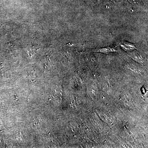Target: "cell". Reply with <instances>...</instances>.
<instances>
[{
	"label": "cell",
	"mask_w": 148,
	"mask_h": 148,
	"mask_svg": "<svg viewBox=\"0 0 148 148\" xmlns=\"http://www.w3.org/2000/svg\"><path fill=\"white\" fill-rule=\"evenodd\" d=\"M115 50L112 48H102V49H98V52H102L104 53H106L108 54L109 53H111V52H115Z\"/></svg>",
	"instance_id": "1"
},
{
	"label": "cell",
	"mask_w": 148,
	"mask_h": 148,
	"mask_svg": "<svg viewBox=\"0 0 148 148\" xmlns=\"http://www.w3.org/2000/svg\"><path fill=\"white\" fill-rule=\"evenodd\" d=\"M121 47H122L123 48L126 50H133L135 49V47H134L133 45L127 43H125L123 45H121Z\"/></svg>",
	"instance_id": "2"
},
{
	"label": "cell",
	"mask_w": 148,
	"mask_h": 148,
	"mask_svg": "<svg viewBox=\"0 0 148 148\" xmlns=\"http://www.w3.org/2000/svg\"><path fill=\"white\" fill-rule=\"evenodd\" d=\"M132 58L134 60H135L136 61L138 62L139 63H142V58L140 57V56L138 55L137 54H133L132 56Z\"/></svg>",
	"instance_id": "3"
}]
</instances>
